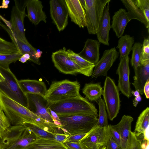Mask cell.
I'll use <instances>...</instances> for the list:
<instances>
[{"mask_svg":"<svg viewBox=\"0 0 149 149\" xmlns=\"http://www.w3.org/2000/svg\"><path fill=\"white\" fill-rule=\"evenodd\" d=\"M0 106L13 125H23L26 123L41 126L43 119L34 114L27 108L0 92Z\"/></svg>","mask_w":149,"mask_h":149,"instance_id":"cell-1","label":"cell"},{"mask_svg":"<svg viewBox=\"0 0 149 149\" xmlns=\"http://www.w3.org/2000/svg\"><path fill=\"white\" fill-rule=\"evenodd\" d=\"M49 108L58 116L81 114L98 117L95 105L81 95L55 102H49Z\"/></svg>","mask_w":149,"mask_h":149,"instance_id":"cell-2","label":"cell"},{"mask_svg":"<svg viewBox=\"0 0 149 149\" xmlns=\"http://www.w3.org/2000/svg\"><path fill=\"white\" fill-rule=\"evenodd\" d=\"M61 129L69 135L86 133L96 124L98 117L94 115H71L58 116Z\"/></svg>","mask_w":149,"mask_h":149,"instance_id":"cell-3","label":"cell"},{"mask_svg":"<svg viewBox=\"0 0 149 149\" xmlns=\"http://www.w3.org/2000/svg\"><path fill=\"white\" fill-rule=\"evenodd\" d=\"M80 84L77 81L65 79L52 82L44 96L49 103H54L80 95Z\"/></svg>","mask_w":149,"mask_h":149,"instance_id":"cell-4","label":"cell"},{"mask_svg":"<svg viewBox=\"0 0 149 149\" xmlns=\"http://www.w3.org/2000/svg\"><path fill=\"white\" fill-rule=\"evenodd\" d=\"M0 72L5 78L4 81H0V92L27 108L28 102L26 95L22 90L18 80L9 67L0 65Z\"/></svg>","mask_w":149,"mask_h":149,"instance_id":"cell-5","label":"cell"},{"mask_svg":"<svg viewBox=\"0 0 149 149\" xmlns=\"http://www.w3.org/2000/svg\"><path fill=\"white\" fill-rule=\"evenodd\" d=\"M119 91L113 80L107 77L104 82L102 95L109 118L111 121L117 116L120 108Z\"/></svg>","mask_w":149,"mask_h":149,"instance_id":"cell-6","label":"cell"},{"mask_svg":"<svg viewBox=\"0 0 149 149\" xmlns=\"http://www.w3.org/2000/svg\"><path fill=\"white\" fill-rule=\"evenodd\" d=\"M110 0H85L86 27L89 34H96L105 6Z\"/></svg>","mask_w":149,"mask_h":149,"instance_id":"cell-7","label":"cell"},{"mask_svg":"<svg viewBox=\"0 0 149 149\" xmlns=\"http://www.w3.org/2000/svg\"><path fill=\"white\" fill-rule=\"evenodd\" d=\"M15 5L12 7L10 22V30L13 35L17 38L27 43H29L26 38L24 19L27 16L25 13L27 0L19 2L15 0Z\"/></svg>","mask_w":149,"mask_h":149,"instance_id":"cell-8","label":"cell"},{"mask_svg":"<svg viewBox=\"0 0 149 149\" xmlns=\"http://www.w3.org/2000/svg\"><path fill=\"white\" fill-rule=\"evenodd\" d=\"M109 126L95 125L78 143L83 149H100L105 146Z\"/></svg>","mask_w":149,"mask_h":149,"instance_id":"cell-9","label":"cell"},{"mask_svg":"<svg viewBox=\"0 0 149 149\" xmlns=\"http://www.w3.org/2000/svg\"><path fill=\"white\" fill-rule=\"evenodd\" d=\"M25 94L27 100V109L41 118L54 123L49 108V102L44 96L37 94Z\"/></svg>","mask_w":149,"mask_h":149,"instance_id":"cell-10","label":"cell"},{"mask_svg":"<svg viewBox=\"0 0 149 149\" xmlns=\"http://www.w3.org/2000/svg\"><path fill=\"white\" fill-rule=\"evenodd\" d=\"M52 59L55 67L64 74H74L80 72L81 68L69 57L65 47L52 53Z\"/></svg>","mask_w":149,"mask_h":149,"instance_id":"cell-11","label":"cell"},{"mask_svg":"<svg viewBox=\"0 0 149 149\" xmlns=\"http://www.w3.org/2000/svg\"><path fill=\"white\" fill-rule=\"evenodd\" d=\"M50 14L53 22L59 32L63 30L68 23L69 14L65 0L49 1Z\"/></svg>","mask_w":149,"mask_h":149,"instance_id":"cell-12","label":"cell"},{"mask_svg":"<svg viewBox=\"0 0 149 149\" xmlns=\"http://www.w3.org/2000/svg\"><path fill=\"white\" fill-rule=\"evenodd\" d=\"M116 73L119 76L117 86L119 91L127 98L132 96V90L130 81V73L129 67V58L125 56L120 59Z\"/></svg>","mask_w":149,"mask_h":149,"instance_id":"cell-13","label":"cell"},{"mask_svg":"<svg viewBox=\"0 0 149 149\" xmlns=\"http://www.w3.org/2000/svg\"><path fill=\"white\" fill-rule=\"evenodd\" d=\"M119 53L115 47L105 50L100 59L95 65L92 78L107 75L108 71L118 58Z\"/></svg>","mask_w":149,"mask_h":149,"instance_id":"cell-14","label":"cell"},{"mask_svg":"<svg viewBox=\"0 0 149 149\" xmlns=\"http://www.w3.org/2000/svg\"><path fill=\"white\" fill-rule=\"evenodd\" d=\"M71 21L80 28L86 26L85 10L79 0H65Z\"/></svg>","mask_w":149,"mask_h":149,"instance_id":"cell-15","label":"cell"},{"mask_svg":"<svg viewBox=\"0 0 149 149\" xmlns=\"http://www.w3.org/2000/svg\"><path fill=\"white\" fill-rule=\"evenodd\" d=\"M134 71V81L132 84L136 90L142 95L145 84L149 80V60H141L139 65Z\"/></svg>","mask_w":149,"mask_h":149,"instance_id":"cell-16","label":"cell"},{"mask_svg":"<svg viewBox=\"0 0 149 149\" xmlns=\"http://www.w3.org/2000/svg\"><path fill=\"white\" fill-rule=\"evenodd\" d=\"M109 3L104 7L96 34L98 40L103 44L109 46V32L111 28Z\"/></svg>","mask_w":149,"mask_h":149,"instance_id":"cell-17","label":"cell"},{"mask_svg":"<svg viewBox=\"0 0 149 149\" xmlns=\"http://www.w3.org/2000/svg\"><path fill=\"white\" fill-rule=\"evenodd\" d=\"M27 17L30 21L35 25L40 22H46L47 16L42 9V2L39 0H27Z\"/></svg>","mask_w":149,"mask_h":149,"instance_id":"cell-18","label":"cell"},{"mask_svg":"<svg viewBox=\"0 0 149 149\" xmlns=\"http://www.w3.org/2000/svg\"><path fill=\"white\" fill-rule=\"evenodd\" d=\"M100 45L98 40L88 39L82 50L78 54L84 59L95 65L100 58Z\"/></svg>","mask_w":149,"mask_h":149,"instance_id":"cell-19","label":"cell"},{"mask_svg":"<svg viewBox=\"0 0 149 149\" xmlns=\"http://www.w3.org/2000/svg\"><path fill=\"white\" fill-rule=\"evenodd\" d=\"M1 25L8 33L12 42L17 48L19 53L22 55L25 54H29L30 56V60L31 61L38 65L40 64L39 59L37 58L35 56L37 52L36 48L29 43H27L16 38L13 35L10 29L6 25L2 24Z\"/></svg>","mask_w":149,"mask_h":149,"instance_id":"cell-20","label":"cell"},{"mask_svg":"<svg viewBox=\"0 0 149 149\" xmlns=\"http://www.w3.org/2000/svg\"><path fill=\"white\" fill-rule=\"evenodd\" d=\"M130 21L127 13L125 9L121 8L114 13L110 27L118 38L123 36L125 27Z\"/></svg>","mask_w":149,"mask_h":149,"instance_id":"cell-21","label":"cell"},{"mask_svg":"<svg viewBox=\"0 0 149 149\" xmlns=\"http://www.w3.org/2000/svg\"><path fill=\"white\" fill-rule=\"evenodd\" d=\"M19 86L25 94H37L44 96L47 91L45 83L43 81L30 79L18 81Z\"/></svg>","mask_w":149,"mask_h":149,"instance_id":"cell-22","label":"cell"},{"mask_svg":"<svg viewBox=\"0 0 149 149\" xmlns=\"http://www.w3.org/2000/svg\"><path fill=\"white\" fill-rule=\"evenodd\" d=\"M133 121L130 116L124 115L120 122L115 125H111L120 134L121 138V143L120 149H123L125 146L131 131V125Z\"/></svg>","mask_w":149,"mask_h":149,"instance_id":"cell-23","label":"cell"},{"mask_svg":"<svg viewBox=\"0 0 149 149\" xmlns=\"http://www.w3.org/2000/svg\"><path fill=\"white\" fill-rule=\"evenodd\" d=\"M127 9L128 18L130 21L136 19L143 24L149 32V22H148L143 12L134 4L132 0H121Z\"/></svg>","mask_w":149,"mask_h":149,"instance_id":"cell-24","label":"cell"},{"mask_svg":"<svg viewBox=\"0 0 149 149\" xmlns=\"http://www.w3.org/2000/svg\"><path fill=\"white\" fill-rule=\"evenodd\" d=\"M38 138L31 130L26 128L21 136L4 149H25L30 143Z\"/></svg>","mask_w":149,"mask_h":149,"instance_id":"cell-25","label":"cell"},{"mask_svg":"<svg viewBox=\"0 0 149 149\" xmlns=\"http://www.w3.org/2000/svg\"><path fill=\"white\" fill-rule=\"evenodd\" d=\"M26 127L23 125L10 126L3 132L0 143L6 147L17 139L22 134Z\"/></svg>","mask_w":149,"mask_h":149,"instance_id":"cell-26","label":"cell"},{"mask_svg":"<svg viewBox=\"0 0 149 149\" xmlns=\"http://www.w3.org/2000/svg\"><path fill=\"white\" fill-rule=\"evenodd\" d=\"M67 52L69 57L81 68L80 74L88 77L91 76L95 65L84 59L70 49H67Z\"/></svg>","mask_w":149,"mask_h":149,"instance_id":"cell-27","label":"cell"},{"mask_svg":"<svg viewBox=\"0 0 149 149\" xmlns=\"http://www.w3.org/2000/svg\"><path fill=\"white\" fill-rule=\"evenodd\" d=\"M25 149H68L63 143L55 140L38 138Z\"/></svg>","mask_w":149,"mask_h":149,"instance_id":"cell-28","label":"cell"},{"mask_svg":"<svg viewBox=\"0 0 149 149\" xmlns=\"http://www.w3.org/2000/svg\"><path fill=\"white\" fill-rule=\"evenodd\" d=\"M103 89L98 83H86L82 92L86 99L91 101L97 102L102 95Z\"/></svg>","mask_w":149,"mask_h":149,"instance_id":"cell-29","label":"cell"},{"mask_svg":"<svg viewBox=\"0 0 149 149\" xmlns=\"http://www.w3.org/2000/svg\"><path fill=\"white\" fill-rule=\"evenodd\" d=\"M134 40V37L131 36L129 35L126 34L120 38L117 47V48L119 49L120 59L123 57L128 56L132 50Z\"/></svg>","mask_w":149,"mask_h":149,"instance_id":"cell-30","label":"cell"},{"mask_svg":"<svg viewBox=\"0 0 149 149\" xmlns=\"http://www.w3.org/2000/svg\"><path fill=\"white\" fill-rule=\"evenodd\" d=\"M149 125V108L147 107L140 113L136 123L134 132L137 136L143 134Z\"/></svg>","mask_w":149,"mask_h":149,"instance_id":"cell-31","label":"cell"},{"mask_svg":"<svg viewBox=\"0 0 149 149\" xmlns=\"http://www.w3.org/2000/svg\"><path fill=\"white\" fill-rule=\"evenodd\" d=\"M97 102L99 106V114L96 125L100 127L107 126L109 125L108 114L104 100L101 97Z\"/></svg>","mask_w":149,"mask_h":149,"instance_id":"cell-32","label":"cell"},{"mask_svg":"<svg viewBox=\"0 0 149 149\" xmlns=\"http://www.w3.org/2000/svg\"><path fill=\"white\" fill-rule=\"evenodd\" d=\"M142 44L139 42H135L132 47V54L130 60L132 66L134 70L137 69L141 59V49Z\"/></svg>","mask_w":149,"mask_h":149,"instance_id":"cell-33","label":"cell"},{"mask_svg":"<svg viewBox=\"0 0 149 149\" xmlns=\"http://www.w3.org/2000/svg\"><path fill=\"white\" fill-rule=\"evenodd\" d=\"M23 125L32 131L38 138L55 140L54 133L46 131L32 124L26 123Z\"/></svg>","mask_w":149,"mask_h":149,"instance_id":"cell-34","label":"cell"},{"mask_svg":"<svg viewBox=\"0 0 149 149\" xmlns=\"http://www.w3.org/2000/svg\"><path fill=\"white\" fill-rule=\"evenodd\" d=\"M142 140L140 135H137L134 132H129L127 140L125 147L123 149H142Z\"/></svg>","mask_w":149,"mask_h":149,"instance_id":"cell-35","label":"cell"},{"mask_svg":"<svg viewBox=\"0 0 149 149\" xmlns=\"http://www.w3.org/2000/svg\"><path fill=\"white\" fill-rule=\"evenodd\" d=\"M22 55L20 53L0 54V65L4 67H9L10 64L15 62Z\"/></svg>","mask_w":149,"mask_h":149,"instance_id":"cell-36","label":"cell"},{"mask_svg":"<svg viewBox=\"0 0 149 149\" xmlns=\"http://www.w3.org/2000/svg\"><path fill=\"white\" fill-rule=\"evenodd\" d=\"M19 53L15 44L0 37V54H13Z\"/></svg>","mask_w":149,"mask_h":149,"instance_id":"cell-37","label":"cell"},{"mask_svg":"<svg viewBox=\"0 0 149 149\" xmlns=\"http://www.w3.org/2000/svg\"><path fill=\"white\" fill-rule=\"evenodd\" d=\"M135 5L143 12L149 22V0H132Z\"/></svg>","mask_w":149,"mask_h":149,"instance_id":"cell-38","label":"cell"},{"mask_svg":"<svg viewBox=\"0 0 149 149\" xmlns=\"http://www.w3.org/2000/svg\"><path fill=\"white\" fill-rule=\"evenodd\" d=\"M11 123L2 110L0 111V139L4 131L10 126Z\"/></svg>","mask_w":149,"mask_h":149,"instance_id":"cell-39","label":"cell"},{"mask_svg":"<svg viewBox=\"0 0 149 149\" xmlns=\"http://www.w3.org/2000/svg\"><path fill=\"white\" fill-rule=\"evenodd\" d=\"M105 146L106 149H120L118 145L113 139L111 135V125H109Z\"/></svg>","mask_w":149,"mask_h":149,"instance_id":"cell-40","label":"cell"},{"mask_svg":"<svg viewBox=\"0 0 149 149\" xmlns=\"http://www.w3.org/2000/svg\"><path fill=\"white\" fill-rule=\"evenodd\" d=\"M142 60H149V40L148 38H145L141 49Z\"/></svg>","mask_w":149,"mask_h":149,"instance_id":"cell-41","label":"cell"},{"mask_svg":"<svg viewBox=\"0 0 149 149\" xmlns=\"http://www.w3.org/2000/svg\"><path fill=\"white\" fill-rule=\"evenodd\" d=\"M88 133L69 135L65 139L64 143L67 142H78L79 141L84 137L87 135Z\"/></svg>","mask_w":149,"mask_h":149,"instance_id":"cell-42","label":"cell"},{"mask_svg":"<svg viewBox=\"0 0 149 149\" xmlns=\"http://www.w3.org/2000/svg\"><path fill=\"white\" fill-rule=\"evenodd\" d=\"M111 132L113 139L118 145L120 148L121 143V138L120 134L111 126Z\"/></svg>","mask_w":149,"mask_h":149,"instance_id":"cell-43","label":"cell"},{"mask_svg":"<svg viewBox=\"0 0 149 149\" xmlns=\"http://www.w3.org/2000/svg\"><path fill=\"white\" fill-rule=\"evenodd\" d=\"M68 149H83L78 142H67L63 143Z\"/></svg>","mask_w":149,"mask_h":149,"instance_id":"cell-44","label":"cell"},{"mask_svg":"<svg viewBox=\"0 0 149 149\" xmlns=\"http://www.w3.org/2000/svg\"><path fill=\"white\" fill-rule=\"evenodd\" d=\"M56 141L63 143L65 139L69 135L65 134L54 133Z\"/></svg>","mask_w":149,"mask_h":149,"instance_id":"cell-45","label":"cell"},{"mask_svg":"<svg viewBox=\"0 0 149 149\" xmlns=\"http://www.w3.org/2000/svg\"><path fill=\"white\" fill-rule=\"evenodd\" d=\"M143 93L144 94L146 98H149V80L146 83L143 89Z\"/></svg>","mask_w":149,"mask_h":149,"instance_id":"cell-46","label":"cell"},{"mask_svg":"<svg viewBox=\"0 0 149 149\" xmlns=\"http://www.w3.org/2000/svg\"><path fill=\"white\" fill-rule=\"evenodd\" d=\"M142 100V98L140 95L136 97L133 100V103L135 107H136L138 102H140Z\"/></svg>","mask_w":149,"mask_h":149,"instance_id":"cell-47","label":"cell"},{"mask_svg":"<svg viewBox=\"0 0 149 149\" xmlns=\"http://www.w3.org/2000/svg\"><path fill=\"white\" fill-rule=\"evenodd\" d=\"M10 1L7 0H3L2 1L1 5L0 6V8L6 9L8 8V5Z\"/></svg>","mask_w":149,"mask_h":149,"instance_id":"cell-48","label":"cell"},{"mask_svg":"<svg viewBox=\"0 0 149 149\" xmlns=\"http://www.w3.org/2000/svg\"><path fill=\"white\" fill-rule=\"evenodd\" d=\"M149 141L143 140L141 144L142 149H149Z\"/></svg>","mask_w":149,"mask_h":149,"instance_id":"cell-49","label":"cell"},{"mask_svg":"<svg viewBox=\"0 0 149 149\" xmlns=\"http://www.w3.org/2000/svg\"><path fill=\"white\" fill-rule=\"evenodd\" d=\"M0 18L6 24V26L10 29L11 28V25L10 21L7 20L0 15Z\"/></svg>","mask_w":149,"mask_h":149,"instance_id":"cell-50","label":"cell"},{"mask_svg":"<svg viewBox=\"0 0 149 149\" xmlns=\"http://www.w3.org/2000/svg\"><path fill=\"white\" fill-rule=\"evenodd\" d=\"M143 135V140L149 141V127L146 130Z\"/></svg>","mask_w":149,"mask_h":149,"instance_id":"cell-51","label":"cell"},{"mask_svg":"<svg viewBox=\"0 0 149 149\" xmlns=\"http://www.w3.org/2000/svg\"><path fill=\"white\" fill-rule=\"evenodd\" d=\"M37 52L36 53L35 56L36 58L38 59H39L41 56V55L42 53V52L39 49L36 50Z\"/></svg>","mask_w":149,"mask_h":149,"instance_id":"cell-52","label":"cell"},{"mask_svg":"<svg viewBox=\"0 0 149 149\" xmlns=\"http://www.w3.org/2000/svg\"><path fill=\"white\" fill-rule=\"evenodd\" d=\"M131 93L135 97H137L140 95V93L137 90H136L135 91H132Z\"/></svg>","mask_w":149,"mask_h":149,"instance_id":"cell-53","label":"cell"},{"mask_svg":"<svg viewBox=\"0 0 149 149\" xmlns=\"http://www.w3.org/2000/svg\"><path fill=\"white\" fill-rule=\"evenodd\" d=\"M18 61L22 63H25L26 62L27 60L22 56L19 58Z\"/></svg>","mask_w":149,"mask_h":149,"instance_id":"cell-54","label":"cell"},{"mask_svg":"<svg viewBox=\"0 0 149 149\" xmlns=\"http://www.w3.org/2000/svg\"><path fill=\"white\" fill-rule=\"evenodd\" d=\"M27 60H30V56L28 54H25L22 55Z\"/></svg>","mask_w":149,"mask_h":149,"instance_id":"cell-55","label":"cell"},{"mask_svg":"<svg viewBox=\"0 0 149 149\" xmlns=\"http://www.w3.org/2000/svg\"><path fill=\"white\" fill-rule=\"evenodd\" d=\"M4 80L5 78L0 72V81L2 82L4 81Z\"/></svg>","mask_w":149,"mask_h":149,"instance_id":"cell-56","label":"cell"},{"mask_svg":"<svg viewBox=\"0 0 149 149\" xmlns=\"http://www.w3.org/2000/svg\"><path fill=\"white\" fill-rule=\"evenodd\" d=\"M6 146L2 143H0V149H4Z\"/></svg>","mask_w":149,"mask_h":149,"instance_id":"cell-57","label":"cell"},{"mask_svg":"<svg viewBox=\"0 0 149 149\" xmlns=\"http://www.w3.org/2000/svg\"><path fill=\"white\" fill-rule=\"evenodd\" d=\"M100 149H106V147L105 146H104L102 148Z\"/></svg>","mask_w":149,"mask_h":149,"instance_id":"cell-58","label":"cell"},{"mask_svg":"<svg viewBox=\"0 0 149 149\" xmlns=\"http://www.w3.org/2000/svg\"><path fill=\"white\" fill-rule=\"evenodd\" d=\"M1 110H2V109H1V106H0V111Z\"/></svg>","mask_w":149,"mask_h":149,"instance_id":"cell-59","label":"cell"},{"mask_svg":"<svg viewBox=\"0 0 149 149\" xmlns=\"http://www.w3.org/2000/svg\"><path fill=\"white\" fill-rule=\"evenodd\" d=\"M1 25V22H0V25Z\"/></svg>","mask_w":149,"mask_h":149,"instance_id":"cell-60","label":"cell"}]
</instances>
